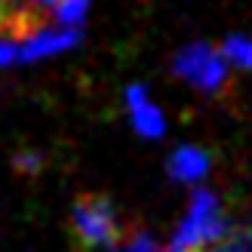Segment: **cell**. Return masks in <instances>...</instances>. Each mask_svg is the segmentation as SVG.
I'll use <instances>...</instances> for the list:
<instances>
[{"instance_id":"3","label":"cell","mask_w":252,"mask_h":252,"mask_svg":"<svg viewBox=\"0 0 252 252\" xmlns=\"http://www.w3.org/2000/svg\"><path fill=\"white\" fill-rule=\"evenodd\" d=\"M172 71L188 86H194V90L212 98H221L231 86V62L224 59L221 46H212L203 40L182 46L172 59Z\"/></svg>"},{"instance_id":"4","label":"cell","mask_w":252,"mask_h":252,"mask_svg":"<svg viewBox=\"0 0 252 252\" xmlns=\"http://www.w3.org/2000/svg\"><path fill=\"white\" fill-rule=\"evenodd\" d=\"M80 28H65V25H43L40 31H34L28 40L19 43V62H34V59H43V56H56L62 49H71L80 43Z\"/></svg>"},{"instance_id":"6","label":"cell","mask_w":252,"mask_h":252,"mask_svg":"<svg viewBox=\"0 0 252 252\" xmlns=\"http://www.w3.org/2000/svg\"><path fill=\"white\" fill-rule=\"evenodd\" d=\"M209 166H212V160L203 148L182 145V148H175V154L169 157L166 172H169V179L182 182V185H197L209 175Z\"/></svg>"},{"instance_id":"8","label":"cell","mask_w":252,"mask_h":252,"mask_svg":"<svg viewBox=\"0 0 252 252\" xmlns=\"http://www.w3.org/2000/svg\"><path fill=\"white\" fill-rule=\"evenodd\" d=\"M90 6H93V0H62L53 12V19L59 25H65V28H83L86 16H90Z\"/></svg>"},{"instance_id":"1","label":"cell","mask_w":252,"mask_h":252,"mask_svg":"<svg viewBox=\"0 0 252 252\" xmlns=\"http://www.w3.org/2000/svg\"><path fill=\"white\" fill-rule=\"evenodd\" d=\"M71 240L80 252H114L129 228L123 224L120 206L108 194L86 191L77 194L71 203Z\"/></svg>"},{"instance_id":"11","label":"cell","mask_w":252,"mask_h":252,"mask_svg":"<svg viewBox=\"0 0 252 252\" xmlns=\"http://www.w3.org/2000/svg\"><path fill=\"white\" fill-rule=\"evenodd\" d=\"M16 166H19V169H25V172H37V169H40V160L31 157V154H19Z\"/></svg>"},{"instance_id":"10","label":"cell","mask_w":252,"mask_h":252,"mask_svg":"<svg viewBox=\"0 0 252 252\" xmlns=\"http://www.w3.org/2000/svg\"><path fill=\"white\" fill-rule=\"evenodd\" d=\"M16 62H19V40H12V37H0V68L16 65Z\"/></svg>"},{"instance_id":"5","label":"cell","mask_w":252,"mask_h":252,"mask_svg":"<svg viewBox=\"0 0 252 252\" xmlns=\"http://www.w3.org/2000/svg\"><path fill=\"white\" fill-rule=\"evenodd\" d=\"M126 108H129V117H132V126L138 135L145 138H160L163 135V114L160 108L151 102V95L145 86H126Z\"/></svg>"},{"instance_id":"9","label":"cell","mask_w":252,"mask_h":252,"mask_svg":"<svg viewBox=\"0 0 252 252\" xmlns=\"http://www.w3.org/2000/svg\"><path fill=\"white\" fill-rule=\"evenodd\" d=\"M114 252H166V249L160 246V240H157L151 231H145V228H132V231L120 240V246H117Z\"/></svg>"},{"instance_id":"2","label":"cell","mask_w":252,"mask_h":252,"mask_svg":"<svg viewBox=\"0 0 252 252\" xmlns=\"http://www.w3.org/2000/svg\"><path fill=\"white\" fill-rule=\"evenodd\" d=\"M234 219L228 209L221 206V200L209 188H197L191 194L185 219L179 221L172 240L166 243V252H209L221 240H228L234 234Z\"/></svg>"},{"instance_id":"7","label":"cell","mask_w":252,"mask_h":252,"mask_svg":"<svg viewBox=\"0 0 252 252\" xmlns=\"http://www.w3.org/2000/svg\"><path fill=\"white\" fill-rule=\"evenodd\" d=\"M221 53H224V59H228L234 68L252 71V37H240V34L224 37V40H221Z\"/></svg>"}]
</instances>
